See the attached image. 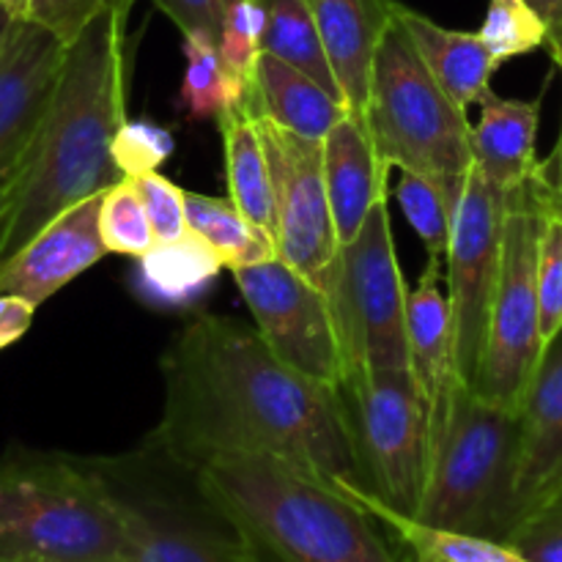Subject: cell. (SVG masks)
<instances>
[{
	"instance_id": "cell-1",
	"label": "cell",
	"mask_w": 562,
	"mask_h": 562,
	"mask_svg": "<svg viewBox=\"0 0 562 562\" xmlns=\"http://www.w3.org/2000/svg\"><path fill=\"white\" fill-rule=\"evenodd\" d=\"M162 417L146 442L187 464L263 453L327 481L357 483V461L338 387L280 360L258 329L198 313L159 360Z\"/></svg>"
},
{
	"instance_id": "cell-2",
	"label": "cell",
	"mask_w": 562,
	"mask_h": 562,
	"mask_svg": "<svg viewBox=\"0 0 562 562\" xmlns=\"http://www.w3.org/2000/svg\"><path fill=\"white\" fill-rule=\"evenodd\" d=\"M126 16L110 5L66 44L53 104L0 220V263L66 209L126 179L113 159V137L126 121Z\"/></svg>"
},
{
	"instance_id": "cell-3",
	"label": "cell",
	"mask_w": 562,
	"mask_h": 562,
	"mask_svg": "<svg viewBox=\"0 0 562 562\" xmlns=\"http://www.w3.org/2000/svg\"><path fill=\"white\" fill-rule=\"evenodd\" d=\"M192 467L267 562H404L382 525L316 472L263 453Z\"/></svg>"
},
{
	"instance_id": "cell-4",
	"label": "cell",
	"mask_w": 562,
	"mask_h": 562,
	"mask_svg": "<svg viewBox=\"0 0 562 562\" xmlns=\"http://www.w3.org/2000/svg\"><path fill=\"white\" fill-rule=\"evenodd\" d=\"M108 488L126 541L124 562H267L209 492L198 467L143 442L88 459Z\"/></svg>"
},
{
	"instance_id": "cell-5",
	"label": "cell",
	"mask_w": 562,
	"mask_h": 562,
	"mask_svg": "<svg viewBox=\"0 0 562 562\" xmlns=\"http://www.w3.org/2000/svg\"><path fill=\"white\" fill-rule=\"evenodd\" d=\"M108 488L82 456L0 453V560L124 562Z\"/></svg>"
},
{
	"instance_id": "cell-6",
	"label": "cell",
	"mask_w": 562,
	"mask_h": 562,
	"mask_svg": "<svg viewBox=\"0 0 562 562\" xmlns=\"http://www.w3.org/2000/svg\"><path fill=\"white\" fill-rule=\"evenodd\" d=\"M519 415L459 384L431 431V470L415 519L508 543L519 525Z\"/></svg>"
},
{
	"instance_id": "cell-7",
	"label": "cell",
	"mask_w": 562,
	"mask_h": 562,
	"mask_svg": "<svg viewBox=\"0 0 562 562\" xmlns=\"http://www.w3.org/2000/svg\"><path fill=\"white\" fill-rule=\"evenodd\" d=\"M366 124L390 168L459 179L475 165L467 110L439 88L398 22L376 53Z\"/></svg>"
},
{
	"instance_id": "cell-8",
	"label": "cell",
	"mask_w": 562,
	"mask_h": 562,
	"mask_svg": "<svg viewBox=\"0 0 562 562\" xmlns=\"http://www.w3.org/2000/svg\"><path fill=\"white\" fill-rule=\"evenodd\" d=\"M357 461V486L415 519L431 470V415L412 371H362L338 387Z\"/></svg>"
},
{
	"instance_id": "cell-9",
	"label": "cell",
	"mask_w": 562,
	"mask_h": 562,
	"mask_svg": "<svg viewBox=\"0 0 562 562\" xmlns=\"http://www.w3.org/2000/svg\"><path fill=\"white\" fill-rule=\"evenodd\" d=\"M538 173L508 192L503 269L488 316L481 371L472 387L483 401L516 415L543 351L538 305V239L543 201Z\"/></svg>"
},
{
	"instance_id": "cell-10",
	"label": "cell",
	"mask_w": 562,
	"mask_h": 562,
	"mask_svg": "<svg viewBox=\"0 0 562 562\" xmlns=\"http://www.w3.org/2000/svg\"><path fill=\"white\" fill-rule=\"evenodd\" d=\"M324 291L338 322L344 376L362 368L412 371L406 344L409 291L395 256L387 201L373 209L355 241L340 247Z\"/></svg>"
},
{
	"instance_id": "cell-11",
	"label": "cell",
	"mask_w": 562,
	"mask_h": 562,
	"mask_svg": "<svg viewBox=\"0 0 562 562\" xmlns=\"http://www.w3.org/2000/svg\"><path fill=\"white\" fill-rule=\"evenodd\" d=\"M450 198L448 302L453 316L456 371L475 387L486 349L488 316L503 269L508 192L494 187L477 165L459 179H445Z\"/></svg>"
},
{
	"instance_id": "cell-12",
	"label": "cell",
	"mask_w": 562,
	"mask_h": 562,
	"mask_svg": "<svg viewBox=\"0 0 562 562\" xmlns=\"http://www.w3.org/2000/svg\"><path fill=\"white\" fill-rule=\"evenodd\" d=\"M269 349L316 382L340 387L344 349L327 291L283 258L231 269Z\"/></svg>"
},
{
	"instance_id": "cell-13",
	"label": "cell",
	"mask_w": 562,
	"mask_h": 562,
	"mask_svg": "<svg viewBox=\"0 0 562 562\" xmlns=\"http://www.w3.org/2000/svg\"><path fill=\"white\" fill-rule=\"evenodd\" d=\"M252 119L272 165L280 258L324 289L340 250L324 179V140L294 135L263 115Z\"/></svg>"
},
{
	"instance_id": "cell-14",
	"label": "cell",
	"mask_w": 562,
	"mask_h": 562,
	"mask_svg": "<svg viewBox=\"0 0 562 562\" xmlns=\"http://www.w3.org/2000/svg\"><path fill=\"white\" fill-rule=\"evenodd\" d=\"M66 44L38 22L11 20L0 44V181L33 148L64 69Z\"/></svg>"
},
{
	"instance_id": "cell-15",
	"label": "cell",
	"mask_w": 562,
	"mask_h": 562,
	"mask_svg": "<svg viewBox=\"0 0 562 562\" xmlns=\"http://www.w3.org/2000/svg\"><path fill=\"white\" fill-rule=\"evenodd\" d=\"M102 195L66 209L20 252L0 263V294H16L38 307L77 274L102 261L108 252L99 234Z\"/></svg>"
},
{
	"instance_id": "cell-16",
	"label": "cell",
	"mask_w": 562,
	"mask_h": 562,
	"mask_svg": "<svg viewBox=\"0 0 562 562\" xmlns=\"http://www.w3.org/2000/svg\"><path fill=\"white\" fill-rule=\"evenodd\" d=\"M519 434L521 521L562 494V329L543 344L519 406Z\"/></svg>"
},
{
	"instance_id": "cell-17",
	"label": "cell",
	"mask_w": 562,
	"mask_h": 562,
	"mask_svg": "<svg viewBox=\"0 0 562 562\" xmlns=\"http://www.w3.org/2000/svg\"><path fill=\"white\" fill-rule=\"evenodd\" d=\"M338 80L340 97L355 119H368L371 75L384 33L395 22V0H307Z\"/></svg>"
},
{
	"instance_id": "cell-18",
	"label": "cell",
	"mask_w": 562,
	"mask_h": 562,
	"mask_svg": "<svg viewBox=\"0 0 562 562\" xmlns=\"http://www.w3.org/2000/svg\"><path fill=\"white\" fill-rule=\"evenodd\" d=\"M390 170L366 121L351 113L324 137V179L340 247L360 236L379 203L390 201Z\"/></svg>"
},
{
	"instance_id": "cell-19",
	"label": "cell",
	"mask_w": 562,
	"mask_h": 562,
	"mask_svg": "<svg viewBox=\"0 0 562 562\" xmlns=\"http://www.w3.org/2000/svg\"><path fill=\"white\" fill-rule=\"evenodd\" d=\"M439 280H442V258H428L420 283L415 291H409V300H406L409 368L428 404L431 431L448 412L450 398L459 390V384H464L456 371L450 302Z\"/></svg>"
},
{
	"instance_id": "cell-20",
	"label": "cell",
	"mask_w": 562,
	"mask_h": 562,
	"mask_svg": "<svg viewBox=\"0 0 562 562\" xmlns=\"http://www.w3.org/2000/svg\"><path fill=\"white\" fill-rule=\"evenodd\" d=\"M393 14L417 47L434 80L461 110L492 93V75L499 64L477 33L450 31L404 3H395Z\"/></svg>"
},
{
	"instance_id": "cell-21",
	"label": "cell",
	"mask_w": 562,
	"mask_h": 562,
	"mask_svg": "<svg viewBox=\"0 0 562 562\" xmlns=\"http://www.w3.org/2000/svg\"><path fill=\"white\" fill-rule=\"evenodd\" d=\"M541 99L521 102L488 93L481 99V121L472 126V157L481 173L503 192L516 190L538 173L536 140Z\"/></svg>"
},
{
	"instance_id": "cell-22",
	"label": "cell",
	"mask_w": 562,
	"mask_h": 562,
	"mask_svg": "<svg viewBox=\"0 0 562 562\" xmlns=\"http://www.w3.org/2000/svg\"><path fill=\"white\" fill-rule=\"evenodd\" d=\"M241 108L311 140H324L349 115V108L322 82L269 53L258 58L256 80Z\"/></svg>"
},
{
	"instance_id": "cell-23",
	"label": "cell",
	"mask_w": 562,
	"mask_h": 562,
	"mask_svg": "<svg viewBox=\"0 0 562 562\" xmlns=\"http://www.w3.org/2000/svg\"><path fill=\"white\" fill-rule=\"evenodd\" d=\"M338 488L349 494L357 505H362L382 525V530L387 532L404 562H530L503 541L423 525L412 516L387 508L373 494H368L366 488L351 481H338Z\"/></svg>"
},
{
	"instance_id": "cell-24",
	"label": "cell",
	"mask_w": 562,
	"mask_h": 562,
	"mask_svg": "<svg viewBox=\"0 0 562 562\" xmlns=\"http://www.w3.org/2000/svg\"><path fill=\"white\" fill-rule=\"evenodd\" d=\"M225 148V181L234 206L247 220L267 231L278 241V209H274V181L267 146L261 140L256 119L245 108L217 121Z\"/></svg>"
},
{
	"instance_id": "cell-25",
	"label": "cell",
	"mask_w": 562,
	"mask_h": 562,
	"mask_svg": "<svg viewBox=\"0 0 562 562\" xmlns=\"http://www.w3.org/2000/svg\"><path fill=\"white\" fill-rule=\"evenodd\" d=\"M135 289L151 305L187 307L217 280L223 258L190 231L184 239L154 245L137 258Z\"/></svg>"
},
{
	"instance_id": "cell-26",
	"label": "cell",
	"mask_w": 562,
	"mask_h": 562,
	"mask_svg": "<svg viewBox=\"0 0 562 562\" xmlns=\"http://www.w3.org/2000/svg\"><path fill=\"white\" fill-rule=\"evenodd\" d=\"M187 228L201 236L228 269L280 258L278 241L247 220L231 198H212L203 192H184Z\"/></svg>"
},
{
	"instance_id": "cell-27",
	"label": "cell",
	"mask_w": 562,
	"mask_h": 562,
	"mask_svg": "<svg viewBox=\"0 0 562 562\" xmlns=\"http://www.w3.org/2000/svg\"><path fill=\"white\" fill-rule=\"evenodd\" d=\"M263 53L274 55L283 64L305 71L327 91L344 102L338 80L329 66L316 16L307 0H267V31H263Z\"/></svg>"
},
{
	"instance_id": "cell-28",
	"label": "cell",
	"mask_w": 562,
	"mask_h": 562,
	"mask_svg": "<svg viewBox=\"0 0 562 562\" xmlns=\"http://www.w3.org/2000/svg\"><path fill=\"white\" fill-rule=\"evenodd\" d=\"M184 58L187 69L176 108L187 121H220L245 104V91L220 58L217 38L190 33L184 36Z\"/></svg>"
},
{
	"instance_id": "cell-29",
	"label": "cell",
	"mask_w": 562,
	"mask_h": 562,
	"mask_svg": "<svg viewBox=\"0 0 562 562\" xmlns=\"http://www.w3.org/2000/svg\"><path fill=\"white\" fill-rule=\"evenodd\" d=\"M395 201H398L406 223L426 245L428 258H445L450 239V198L445 179L401 170V179L395 184Z\"/></svg>"
},
{
	"instance_id": "cell-30",
	"label": "cell",
	"mask_w": 562,
	"mask_h": 562,
	"mask_svg": "<svg viewBox=\"0 0 562 562\" xmlns=\"http://www.w3.org/2000/svg\"><path fill=\"white\" fill-rule=\"evenodd\" d=\"M263 31H267V0H234L228 5L217 47L228 75L245 91V99L256 80V66L263 53Z\"/></svg>"
},
{
	"instance_id": "cell-31",
	"label": "cell",
	"mask_w": 562,
	"mask_h": 562,
	"mask_svg": "<svg viewBox=\"0 0 562 562\" xmlns=\"http://www.w3.org/2000/svg\"><path fill=\"white\" fill-rule=\"evenodd\" d=\"M99 234H102L108 252H113V256L143 258L157 245V236H154V228L148 223V214L132 179L119 181L102 195Z\"/></svg>"
},
{
	"instance_id": "cell-32",
	"label": "cell",
	"mask_w": 562,
	"mask_h": 562,
	"mask_svg": "<svg viewBox=\"0 0 562 562\" xmlns=\"http://www.w3.org/2000/svg\"><path fill=\"white\" fill-rule=\"evenodd\" d=\"M477 36L499 66L516 55L547 47L549 25L527 0H488L486 20Z\"/></svg>"
},
{
	"instance_id": "cell-33",
	"label": "cell",
	"mask_w": 562,
	"mask_h": 562,
	"mask_svg": "<svg viewBox=\"0 0 562 562\" xmlns=\"http://www.w3.org/2000/svg\"><path fill=\"white\" fill-rule=\"evenodd\" d=\"M173 151V132L146 119H126L113 137V159L126 179L154 173Z\"/></svg>"
},
{
	"instance_id": "cell-34",
	"label": "cell",
	"mask_w": 562,
	"mask_h": 562,
	"mask_svg": "<svg viewBox=\"0 0 562 562\" xmlns=\"http://www.w3.org/2000/svg\"><path fill=\"white\" fill-rule=\"evenodd\" d=\"M538 305L543 344L562 329V217L543 209L538 239Z\"/></svg>"
},
{
	"instance_id": "cell-35",
	"label": "cell",
	"mask_w": 562,
	"mask_h": 562,
	"mask_svg": "<svg viewBox=\"0 0 562 562\" xmlns=\"http://www.w3.org/2000/svg\"><path fill=\"white\" fill-rule=\"evenodd\" d=\"M135 190L140 195L143 209L148 214V223H151L154 236H157V245H168V241H179L190 234L187 228V203L184 192L179 184H173L170 179L159 176L157 170L146 176H137Z\"/></svg>"
},
{
	"instance_id": "cell-36",
	"label": "cell",
	"mask_w": 562,
	"mask_h": 562,
	"mask_svg": "<svg viewBox=\"0 0 562 562\" xmlns=\"http://www.w3.org/2000/svg\"><path fill=\"white\" fill-rule=\"evenodd\" d=\"M508 547L530 562H562V494L521 519Z\"/></svg>"
},
{
	"instance_id": "cell-37",
	"label": "cell",
	"mask_w": 562,
	"mask_h": 562,
	"mask_svg": "<svg viewBox=\"0 0 562 562\" xmlns=\"http://www.w3.org/2000/svg\"><path fill=\"white\" fill-rule=\"evenodd\" d=\"M110 5H115V0H27V20L71 44Z\"/></svg>"
},
{
	"instance_id": "cell-38",
	"label": "cell",
	"mask_w": 562,
	"mask_h": 562,
	"mask_svg": "<svg viewBox=\"0 0 562 562\" xmlns=\"http://www.w3.org/2000/svg\"><path fill=\"white\" fill-rule=\"evenodd\" d=\"M234 0H154L159 11L181 31V36L203 33L220 38L225 11Z\"/></svg>"
},
{
	"instance_id": "cell-39",
	"label": "cell",
	"mask_w": 562,
	"mask_h": 562,
	"mask_svg": "<svg viewBox=\"0 0 562 562\" xmlns=\"http://www.w3.org/2000/svg\"><path fill=\"white\" fill-rule=\"evenodd\" d=\"M36 305L16 294H0V349L16 344L31 329Z\"/></svg>"
},
{
	"instance_id": "cell-40",
	"label": "cell",
	"mask_w": 562,
	"mask_h": 562,
	"mask_svg": "<svg viewBox=\"0 0 562 562\" xmlns=\"http://www.w3.org/2000/svg\"><path fill=\"white\" fill-rule=\"evenodd\" d=\"M538 179H541L543 209L562 217V130H560V140H558V148H554V154L547 159V162H541V173H538Z\"/></svg>"
},
{
	"instance_id": "cell-41",
	"label": "cell",
	"mask_w": 562,
	"mask_h": 562,
	"mask_svg": "<svg viewBox=\"0 0 562 562\" xmlns=\"http://www.w3.org/2000/svg\"><path fill=\"white\" fill-rule=\"evenodd\" d=\"M538 14L543 16V22L549 25V33L560 31L562 27V0H527Z\"/></svg>"
},
{
	"instance_id": "cell-42",
	"label": "cell",
	"mask_w": 562,
	"mask_h": 562,
	"mask_svg": "<svg viewBox=\"0 0 562 562\" xmlns=\"http://www.w3.org/2000/svg\"><path fill=\"white\" fill-rule=\"evenodd\" d=\"M547 49H549V55H552L554 66H558V69L562 71V27H560V31L549 33Z\"/></svg>"
},
{
	"instance_id": "cell-43",
	"label": "cell",
	"mask_w": 562,
	"mask_h": 562,
	"mask_svg": "<svg viewBox=\"0 0 562 562\" xmlns=\"http://www.w3.org/2000/svg\"><path fill=\"white\" fill-rule=\"evenodd\" d=\"M14 179H16V173L9 176V179L0 181V220H3L5 209H9V203H11V192H14Z\"/></svg>"
},
{
	"instance_id": "cell-44",
	"label": "cell",
	"mask_w": 562,
	"mask_h": 562,
	"mask_svg": "<svg viewBox=\"0 0 562 562\" xmlns=\"http://www.w3.org/2000/svg\"><path fill=\"white\" fill-rule=\"evenodd\" d=\"M3 5L9 9V14L14 16V20L27 16V0H3Z\"/></svg>"
},
{
	"instance_id": "cell-45",
	"label": "cell",
	"mask_w": 562,
	"mask_h": 562,
	"mask_svg": "<svg viewBox=\"0 0 562 562\" xmlns=\"http://www.w3.org/2000/svg\"><path fill=\"white\" fill-rule=\"evenodd\" d=\"M11 20H14V16L9 14V9H5V5H0V44H3V38H5V31H9Z\"/></svg>"
},
{
	"instance_id": "cell-46",
	"label": "cell",
	"mask_w": 562,
	"mask_h": 562,
	"mask_svg": "<svg viewBox=\"0 0 562 562\" xmlns=\"http://www.w3.org/2000/svg\"><path fill=\"white\" fill-rule=\"evenodd\" d=\"M135 3H137V0H115V9H119L124 16H130L132 5H135Z\"/></svg>"
},
{
	"instance_id": "cell-47",
	"label": "cell",
	"mask_w": 562,
	"mask_h": 562,
	"mask_svg": "<svg viewBox=\"0 0 562 562\" xmlns=\"http://www.w3.org/2000/svg\"><path fill=\"white\" fill-rule=\"evenodd\" d=\"M0 562H44V560H0Z\"/></svg>"
},
{
	"instance_id": "cell-48",
	"label": "cell",
	"mask_w": 562,
	"mask_h": 562,
	"mask_svg": "<svg viewBox=\"0 0 562 562\" xmlns=\"http://www.w3.org/2000/svg\"><path fill=\"white\" fill-rule=\"evenodd\" d=\"M0 5H3V0H0Z\"/></svg>"
}]
</instances>
